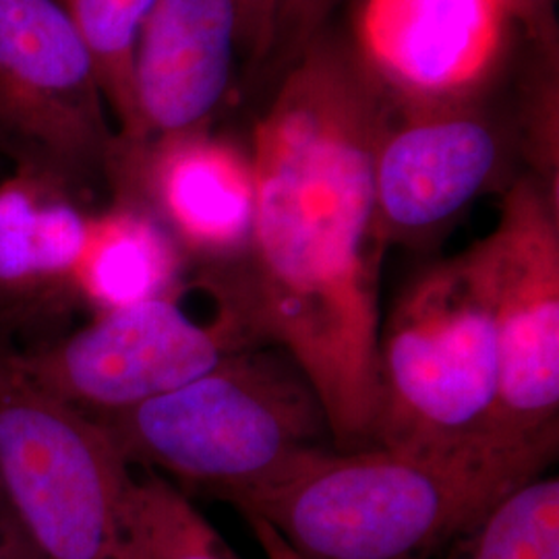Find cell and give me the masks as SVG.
Returning <instances> with one entry per match:
<instances>
[{"label":"cell","instance_id":"obj_21","mask_svg":"<svg viewBox=\"0 0 559 559\" xmlns=\"http://www.w3.org/2000/svg\"><path fill=\"white\" fill-rule=\"evenodd\" d=\"M253 537L260 543L261 551L265 559H300L286 543L280 537L278 533L267 526L263 520L247 519Z\"/></svg>","mask_w":559,"mask_h":559},{"label":"cell","instance_id":"obj_16","mask_svg":"<svg viewBox=\"0 0 559 559\" xmlns=\"http://www.w3.org/2000/svg\"><path fill=\"white\" fill-rule=\"evenodd\" d=\"M436 559H559L558 477L522 485Z\"/></svg>","mask_w":559,"mask_h":559},{"label":"cell","instance_id":"obj_17","mask_svg":"<svg viewBox=\"0 0 559 559\" xmlns=\"http://www.w3.org/2000/svg\"><path fill=\"white\" fill-rule=\"evenodd\" d=\"M80 27L100 78L110 117L122 135L131 120V57L156 0H62Z\"/></svg>","mask_w":559,"mask_h":559},{"label":"cell","instance_id":"obj_9","mask_svg":"<svg viewBox=\"0 0 559 559\" xmlns=\"http://www.w3.org/2000/svg\"><path fill=\"white\" fill-rule=\"evenodd\" d=\"M514 27L503 0H360L353 50L399 110L452 108L498 73Z\"/></svg>","mask_w":559,"mask_h":559},{"label":"cell","instance_id":"obj_18","mask_svg":"<svg viewBox=\"0 0 559 559\" xmlns=\"http://www.w3.org/2000/svg\"><path fill=\"white\" fill-rule=\"evenodd\" d=\"M288 4L290 0H240L242 48L253 59H263L274 48Z\"/></svg>","mask_w":559,"mask_h":559},{"label":"cell","instance_id":"obj_2","mask_svg":"<svg viewBox=\"0 0 559 559\" xmlns=\"http://www.w3.org/2000/svg\"><path fill=\"white\" fill-rule=\"evenodd\" d=\"M559 440L493 436L445 450L321 448L237 506L300 559H436L547 475Z\"/></svg>","mask_w":559,"mask_h":559},{"label":"cell","instance_id":"obj_3","mask_svg":"<svg viewBox=\"0 0 559 559\" xmlns=\"http://www.w3.org/2000/svg\"><path fill=\"white\" fill-rule=\"evenodd\" d=\"M94 419L131 466L235 508L332 440L313 385L274 346L240 350L168 394Z\"/></svg>","mask_w":559,"mask_h":559},{"label":"cell","instance_id":"obj_19","mask_svg":"<svg viewBox=\"0 0 559 559\" xmlns=\"http://www.w3.org/2000/svg\"><path fill=\"white\" fill-rule=\"evenodd\" d=\"M520 29L545 50L547 57L556 55L558 23L554 0H503Z\"/></svg>","mask_w":559,"mask_h":559},{"label":"cell","instance_id":"obj_6","mask_svg":"<svg viewBox=\"0 0 559 559\" xmlns=\"http://www.w3.org/2000/svg\"><path fill=\"white\" fill-rule=\"evenodd\" d=\"M462 253L496 323L498 431L559 440V193L520 175L491 233Z\"/></svg>","mask_w":559,"mask_h":559},{"label":"cell","instance_id":"obj_8","mask_svg":"<svg viewBox=\"0 0 559 559\" xmlns=\"http://www.w3.org/2000/svg\"><path fill=\"white\" fill-rule=\"evenodd\" d=\"M189 288V286H187ZM173 293L122 307L73 334L17 350L21 371L90 417H106L168 394L240 350L255 348L239 316L212 299L216 313L193 318Z\"/></svg>","mask_w":559,"mask_h":559},{"label":"cell","instance_id":"obj_14","mask_svg":"<svg viewBox=\"0 0 559 559\" xmlns=\"http://www.w3.org/2000/svg\"><path fill=\"white\" fill-rule=\"evenodd\" d=\"M187 267L189 260L160 222L138 203L112 198L92 212L73 297L94 313L115 311L185 290Z\"/></svg>","mask_w":559,"mask_h":559},{"label":"cell","instance_id":"obj_7","mask_svg":"<svg viewBox=\"0 0 559 559\" xmlns=\"http://www.w3.org/2000/svg\"><path fill=\"white\" fill-rule=\"evenodd\" d=\"M94 57L62 0H0V154L87 191L117 131Z\"/></svg>","mask_w":559,"mask_h":559},{"label":"cell","instance_id":"obj_10","mask_svg":"<svg viewBox=\"0 0 559 559\" xmlns=\"http://www.w3.org/2000/svg\"><path fill=\"white\" fill-rule=\"evenodd\" d=\"M512 145L466 106L392 120L376 162V214L385 245L423 249L491 191L512 182Z\"/></svg>","mask_w":559,"mask_h":559},{"label":"cell","instance_id":"obj_12","mask_svg":"<svg viewBox=\"0 0 559 559\" xmlns=\"http://www.w3.org/2000/svg\"><path fill=\"white\" fill-rule=\"evenodd\" d=\"M242 48L240 0H156L131 57L127 143L210 129Z\"/></svg>","mask_w":559,"mask_h":559},{"label":"cell","instance_id":"obj_15","mask_svg":"<svg viewBox=\"0 0 559 559\" xmlns=\"http://www.w3.org/2000/svg\"><path fill=\"white\" fill-rule=\"evenodd\" d=\"M124 528L135 559H239L187 493L150 471L131 479Z\"/></svg>","mask_w":559,"mask_h":559},{"label":"cell","instance_id":"obj_20","mask_svg":"<svg viewBox=\"0 0 559 559\" xmlns=\"http://www.w3.org/2000/svg\"><path fill=\"white\" fill-rule=\"evenodd\" d=\"M0 559H40L0 489Z\"/></svg>","mask_w":559,"mask_h":559},{"label":"cell","instance_id":"obj_5","mask_svg":"<svg viewBox=\"0 0 559 559\" xmlns=\"http://www.w3.org/2000/svg\"><path fill=\"white\" fill-rule=\"evenodd\" d=\"M131 479L100 420L29 380L0 332V489L40 559H135Z\"/></svg>","mask_w":559,"mask_h":559},{"label":"cell","instance_id":"obj_1","mask_svg":"<svg viewBox=\"0 0 559 559\" xmlns=\"http://www.w3.org/2000/svg\"><path fill=\"white\" fill-rule=\"evenodd\" d=\"M249 253L195 284L235 309L258 346L288 355L313 385L336 450L371 445L378 413L380 267L376 147L305 120L251 147Z\"/></svg>","mask_w":559,"mask_h":559},{"label":"cell","instance_id":"obj_4","mask_svg":"<svg viewBox=\"0 0 559 559\" xmlns=\"http://www.w3.org/2000/svg\"><path fill=\"white\" fill-rule=\"evenodd\" d=\"M498 396L500 350L487 297L464 253L438 261L381 320L371 445L445 450L503 436Z\"/></svg>","mask_w":559,"mask_h":559},{"label":"cell","instance_id":"obj_11","mask_svg":"<svg viewBox=\"0 0 559 559\" xmlns=\"http://www.w3.org/2000/svg\"><path fill=\"white\" fill-rule=\"evenodd\" d=\"M112 198L147 210L200 270L239 263L255 230L249 154L210 129L127 143L117 138L106 168Z\"/></svg>","mask_w":559,"mask_h":559},{"label":"cell","instance_id":"obj_13","mask_svg":"<svg viewBox=\"0 0 559 559\" xmlns=\"http://www.w3.org/2000/svg\"><path fill=\"white\" fill-rule=\"evenodd\" d=\"M92 212L83 191L38 168L0 180V313L36 316L64 307Z\"/></svg>","mask_w":559,"mask_h":559}]
</instances>
